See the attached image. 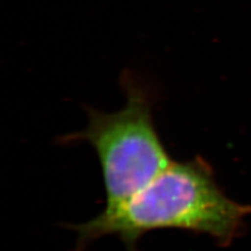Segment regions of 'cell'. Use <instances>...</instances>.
<instances>
[{"instance_id": "cell-1", "label": "cell", "mask_w": 251, "mask_h": 251, "mask_svg": "<svg viewBox=\"0 0 251 251\" xmlns=\"http://www.w3.org/2000/svg\"><path fill=\"white\" fill-rule=\"evenodd\" d=\"M251 207L220 190L211 169L202 158L174 162L129 200L77 225V251L91 241L115 234L136 251L146 233L180 229L207 234L227 246L241 232Z\"/></svg>"}, {"instance_id": "cell-2", "label": "cell", "mask_w": 251, "mask_h": 251, "mask_svg": "<svg viewBox=\"0 0 251 251\" xmlns=\"http://www.w3.org/2000/svg\"><path fill=\"white\" fill-rule=\"evenodd\" d=\"M127 101L120 111L89 109L87 128L68 137L84 140L96 150L106 190L105 209L129 200L173 162L154 127L152 99L143 84L123 76Z\"/></svg>"}]
</instances>
